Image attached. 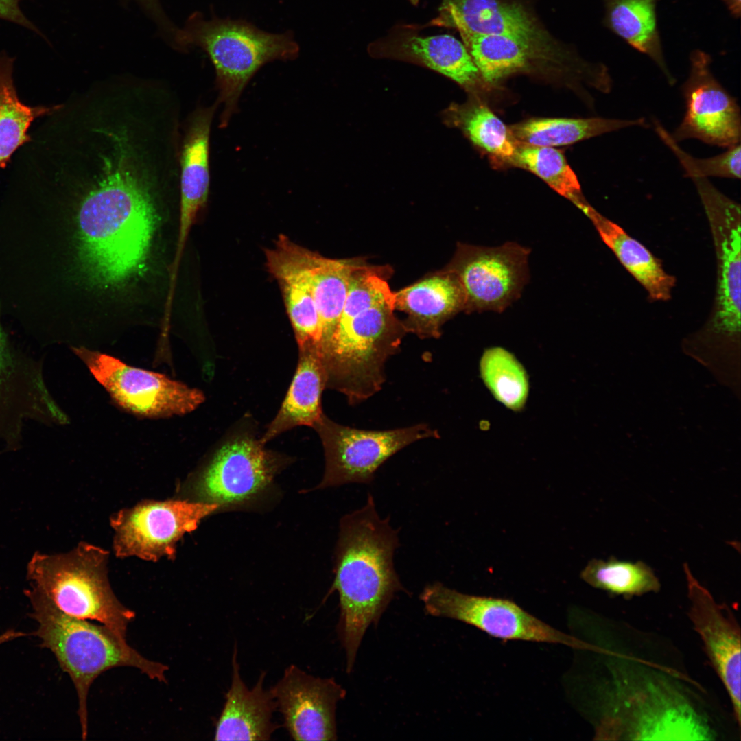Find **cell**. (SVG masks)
Returning <instances> with one entry per match:
<instances>
[{
  "label": "cell",
  "mask_w": 741,
  "mask_h": 741,
  "mask_svg": "<svg viewBox=\"0 0 741 741\" xmlns=\"http://www.w3.org/2000/svg\"><path fill=\"white\" fill-rule=\"evenodd\" d=\"M59 193L38 200L72 220L67 224L32 207L23 215L72 231L16 229L20 250L72 242V263L99 287H119L141 276L163 192L179 189V156L163 137L140 125H90L67 151Z\"/></svg>",
  "instance_id": "obj_1"
},
{
  "label": "cell",
  "mask_w": 741,
  "mask_h": 741,
  "mask_svg": "<svg viewBox=\"0 0 741 741\" xmlns=\"http://www.w3.org/2000/svg\"><path fill=\"white\" fill-rule=\"evenodd\" d=\"M606 677L599 689L595 740H714L701 702L670 666L601 647Z\"/></svg>",
  "instance_id": "obj_2"
},
{
  "label": "cell",
  "mask_w": 741,
  "mask_h": 741,
  "mask_svg": "<svg viewBox=\"0 0 741 741\" xmlns=\"http://www.w3.org/2000/svg\"><path fill=\"white\" fill-rule=\"evenodd\" d=\"M399 545L397 531L388 517H379L370 494L364 506L341 519L330 592L339 595L338 633L347 672L353 670L367 628L377 624L397 592L407 593L394 567Z\"/></svg>",
  "instance_id": "obj_3"
},
{
  "label": "cell",
  "mask_w": 741,
  "mask_h": 741,
  "mask_svg": "<svg viewBox=\"0 0 741 741\" xmlns=\"http://www.w3.org/2000/svg\"><path fill=\"white\" fill-rule=\"evenodd\" d=\"M395 292L376 269L359 263L345 303L322 360L326 387L344 394L350 404L378 392L384 364L407 332L394 315Z\"/></svg>",
  "instance_id": "obj_4"
},
{
  "label": "cell",
  "mask_w": 741,
  "mask_h": 741,
  "mask_svg": "<svg viewBox=\"0 0 741 741\" xmlns=\"http://www.w3.org/2000/svg\"><path fill=\"white\" fill-rule=\"evenodd\" d=\"M24 593L37 623L34 635L40 639V646L54 654L73 683L83 740L88 734L89 691L101 674L113 668L129 666L151 679L167 681L166 665L145 658L104 625L69 616L29 588Z\"/></svg>",
  "instance_id": "obj_5"
},
{
  "label": "cell",
  "mask_w": 741,
  "mask_h": 741,
  "mask_svg": "<svg viewBox=\"0 0 741 741\" xmlns=\"http://www.w3.org/2000/svg\"><path fill=\"white\" fill-rule=\"evenodd\" d=\"M709 222L716 260L713 305L705 323L685 344L714 363L731 362L741 351V209L707 178H691Z\"/></svg>",
  "instance_id": "obj_6"
},
{
  "label": "cell",
  "mask_w": 741,
  "mask_h": 741,
  "mask_svg": "<svg viewBox=\"0 0 741 741\" xmlns=\"http://www.w3.org/2000/svg\"><path fill=\"white\" fill-rule=\"evenodd\" d=\"M108 557L107 550L85 542L65 553L36 552L27 566L29 589L62 613L97 621L126 639L135 613L123 605L111 589Z\"/></svg>",
  "instance_id": "obj_7"
},
{
  "label": "cell",
  "mask_w": 741,
  "mask_h": 741,
  "mask_svg": "<svg viewBox=\"0 0 741 741\" xmlns=\"http://www.w3.org/2000/svg\"><path fill=\"white\" fill-rule=\"evenodd\" d=\"M181 43L183 48L200 47L214 67L220 128L227 126L244 89L263 65L294 60L300 51L290 32H267L242 20H206L198 13L182 30Z\"/></svg>",
  "instance_id": "obj_8"
},
{
  "label": "cell",
  "mask_w": 741,
  "mask_h": 741,
  "mask_svg": "<svg viewBox=\"0 0 741 741\" xmlns=\"http://www.w3.org/2000/svg\"><path fill=\"white\" fill-rule=\"evenodd\" d=\"M281 463L260 438L240 432L221 444L209 462L178 488L175 497L219 506L243 502L271 482Z\"/></svg>",
  "instance_id": "obj_9"
},
{
  "label": "cell",
  "mask_w": 741,
  "mask_h": 741,
  "mask_svg": "<svg viewBox=\"0 0 741 741\" xmlns=\"http://www.w3.org/2000/svg\"><path fill=\"white\" fill-rule=\"evenodd\" d=\"M420 599L427 614L459 620L495 638L562 644L588 651L593 647L552 627L508 599L463 593L440 582L425 586Z\"/></svg>",
  "instance_id": "obj_10"
},
{
  "label": "cell",
  "mask_w": 741,
  "mask_h": 741,
  "mask_svg": "<svg viewBox=\"0 0 741 741\" xmlns=\"http://www.w3.org/2000/svg\"><path fill=\"white\" fill-rule=\"evenodd\" d=\"M62 425L67 417L50 393L43 362L16 346L0 314V443L6 451L22 447L26 423Z\"/></svg>",
  "instance_id": "obj_11"
},
{
  "label": "cell",
  "mask_w": 741,
  "mask_h": 741,
  "mask_svg": "<svg viewBox=\"0 0 741 741\" xmlns=\"http://www.w3.org/2000/svg\"><path fill=\"white\" fill-rule=\"evenodd\" d=\"M111 398L126 410L147 418L183 415L204 401L198 389L155 373L124 363L83 346H72Z\"/></svg>",
  "instance_id": "obj_12"
},
{
  "label": "cell",
  "mask_w": 741,
  "mask_h": 741,
  "mask_svg": "<svg viewBox=\"0 0 741 741\" xmlns=\"http://www.w3.org/2000/svg\"><path fill=\"white\" fill-rule=\"evenodd\" d=\"M313 428L324 447L325 470L318 488L350 483L370 484L378 468L405 446L438 438L426 424L390 430H364L339 425L322 414Z\"/></svg>",
  "instance_id": "obj_13"
},
{
  "label": "cell",
  "mask_w": 741,
  "mask_h": 741,
  "mask_svg": "<svg viewBox=\"0 0 741 741\" xmlns=\"http://www.w3.org/2000/svg\"><path fill=\"white\" fill-rule=\"evenodd\" d=\"M220 506L216 504L176 498L143 500L110 517L113 550L119 558L136 556L156 561L173 560L183 536Z\"/></svg>",
  "instance_id": "obj_14"
},
{
  "label": "cell",
  "mask_w": 741,
  "mask_h": 741,
  "mask_svg": "<svg viewBox=\"0 0 741 741\" xmlns=\"http://www.w3.org/2000/svg\"><path fill=\"white\" fill-rule=\"evenodd\" d=\"M530 252L515 242L497 247L458 244L445 269L464 290V311L502 312L516 301L528 280Z\"/></svg>",
  "instance_id": "obj_15"
},
{
  "label": "cell",
  "mask_w": 741,
  "mask_h": 741,
  "mask_svg": "<svg viewBox=\"0 0 741 741\" xmlns=\"http://www.w3.org/2000/svg\"><path fill=\"white\" fill-rule=\"evenodd\" d=\"M690 61V73L681 88L685 111L672 138L677 142L696 139L725 148L740 143V106L711 72L710 56L695 49Z\"/></svg>",
  "instance_id": "obj_16"
},
{
  "label": "cell",
  "mask_w": 741,
  "mask_h": 741,
  "mask_svg": "<svg viewBox=\"0 0 741 741\" xmlns=\"http://www.w3.org/2000/svg\"><path fill=\"white\" fill-rule=\"evenodd\" d=\"M269 272L298 274L308 284L319 315L322 357L341 315L351 275L360 263L355 259L325 257L280 234L273 248L265 250Z\"/></svg>",
  "instance_id": "obj_17"
},
{
  "label": "cell",
  "mask_w": 741,
  "mask_h": 741,
  "mask_svg": "<svg viewBox=\"0 0 741 741\" xmlns=\"http://www.w3.org/2000/svg\"><path fill=\"white\" fill-rule=\"evenodd\" d=\"M270 690L292 740H337L336 706L346 691L333 678L314 677L291 664Z\"/></svg>",
  "instance_id": "obj_18"
},
{
  "label": "cell",
  "mask_w": 741,
  "mask_h": 741,
  "mask_svg": "<svg viewBox=\"0 0 741 741\" xmlns=\"http://www.w3.org/2000/svg\"><path fill=\"white\" fill-rule=\"evenodd\" d=\"M689 617L704 650L731 700L737 725H740V628L727 605L718 604L709 591L684 565Z\"/></svg>",
  "instance_id": "obj_19"
},
{
  "label": "cell",
  "mask_w": 741,
  "mask_h": 741,
  "mask_svg": "<svg viewBox=\"0 0 741 741\" xmlns=\"http://www.w3.org/2000/svg\"><path fill=\"white\" fill-rule=\"evenodd\" d=\"M430 25L461 35H502L541 45L557 43L522 0H442Z\"/></svg>",
  "instance_id": "obj_20"
},
{
  "label": "cell",
  "mask_w": 741,
  "mask_h": 741,
  "mask_svg": "<svg viewBox=\"0 0 741 741\" xmlns=\"http://www.w3.org/2000/svg\"><path fill=\"white\" fill-rule=\"evenodd\" d=\"M368 51L374 57L398 59L434 70L467 90L483 81L463 43L449 34L421 36L417 27L399 25L371 43Z\"/></svg>",
  "instance_id": "obj_21"
},
{
  "label": "cell",
  "mask_w": 741,
  "mask_h": 741,
  "mask_svg": "<svg viewBox=\"0 0 741 741\" xmlns=\"http://www.w3.org/2000/svg\"><path fill=\"white\" fill-rule=\"evenodd\" d=\"M482 80L495 85L515 73L561 70L580 62L563 45H541L509 36L461 35Z\"/></svg>",
  "instance_id": "obj_22"
},
{
  "label": "cell",
  "mask_w": 741,
  "mask_h": 741,
  "mask_svg": "<svg viewBox=\"0 0 741 741\" xmlns=\"http://www.w3.org/2000/svg\"><path fill=\"white\" fill-rule=\"evenodd\" d=\"M217 103L200 106L189 116L179 159V224L177 245L185 246L210 188V134Z\"/></svg>",
  "instance_id": "obj_23"
},
{
  "label": "cell",
  "mask_w": 741,
  "mask_h": 741,
  "mask_svg": "<svg viewBox=\"0 0 741 741\" xmlns=\"http://www.w3.org/2000/svg\"><path fill=\"white\" fill-rule=\"evenodd\" d=\"M231 663V685L215 723L213 739L268 740L279 725L272 720L277 703L270 689L264 688L266 672H261L255 685L249 689L240 675L237 644Z\"/></svg>",
  "instance_id": "obj_24"
},
{
  "label": "cell",
  "mask_w": 741,
  "mask_h": 741,
  "mask_svg": "<svg viewBox=\"0 0 741 741\" xmlns=\"http://www.w3.org/2000/svg\"><path fill=\"white\" fill-rule=\"evenodd\" d=\"M466 304L464 290L456 276L443 270L395 292V309L405 312L407 332L420 338H438L440 327Z\"/></svg>",
  "instance_id": "obj_25"
},
{
  "label": "cell",
  "mask_w": 741,
  "mask_h": 741,
  "mask_svg": "<svg viewBox=\"0 0 741 741\" xmlns=\"http://www.w3.org/2000/svg\"><path fill=\"white\" fill-rule=\"evenodd\" d=\"M299 349L297 368L283 402L260 438L266 444L297 426L313 427L322 416V392L327 376L318 348Z\"/></svg>",
  "instance_id": "obj_26"
},
{
  "label": "cell",
  "mask_w": 741,
  "mask_h": 741,
  "mask_svg": "<svg viewBox=\"0 0 741 741\" xmlns=\"http://www.w3.org/2000/svg\"><path fill=\"white\" fill-rule=\"evenodd\" d=\"M580 210L591 221L603 242L620 263L644 288L650 300L666 301L671 298L677 280L665 271L658 258L589 203Z\"/></svg>",
  "instance_id": "obj_27"
},
{
  "label": "cell",
  "mask_w": 741,
  "mask_h": 741,
  "mask_svg": "<svg viewBox=\"0 0 741 741\" xmlns=\"http://www.w3.org/2000/svg\"><path fill=\"white\" fill-rule=\"evenodd\" d=\"M659 0H604V25L630 46L648 56L660 69L670 85L675 79L663 57L657 27Z\"/></svg>",
  "instance_id": "obj_28"
},
{
  "label": "cell",
  "mask_w": 741,
  "mask_h": 741,
  "mask_svg": "<svg viewBox=\"0 0 741 741\" xmlns=\"http://www.w3.org/2000/svg\"><path fill=\"white\" fill-rule=\"evenodd\" d=\"M645 118H533L509 127L519 143L555 147L572 144L630 127H644Z\"/></svg>",
  "instance_id": "obj_29"
},
{
  "label": "cell",
  "mask_w": 741,
  "mask_h": 741,
  "mask_svg": "<svg viewBox=\"0 0 741 741\" xmlns=\"http://www.w3.org/2000/svg\"><path fill=\"white\" fill-rule=\"evenodd\" d=\"M14 59L0 53V167L15 150L30 141L27 134L37 117L58 110L61 106H28L20 102L12 79Z\"/></svg>",
  "instance_id": "obj_30"
},
{
  "label": "cell",
  "mask_w": 741,
  "mask_h": 741,
  "mask_svg": "<svg viewBox=\"0 0 741 741\" xmlns=\"http://www.w3.org/2000/svg\"><path fill=\"white\" fill-rule=\"evenodd\" d=\"M452 120L477 147L493 160L507 165L513 156L517 141L509 127L485 104L474 102L452 109Z\"/></svg>",
  "instance_id": "obj_31"
},
{
  "label": "cell",
  "mask_w": 741,
  "mask_h": 741,
  "mask_svg": "<svg viewBox=\"0 0 741 741\" xmlns=\"http://www.w3.org/2000/svg\"><path fill=\"white\" fill-rule=\"evenodd\" d=\"M581 578L593 587L627 598L657 592L661 587L654 572L644 563L615 558L589 561Z\"/></svg>",
  "instance_id": "obj_32"
},
{
  "label": "cell",
  "mask_w": 741,
  "mask_h": 741,
  "mask_svg": "<svg viewBox=\"0 0 741 741\" xmlns=\"http://www.w3.org/2000/svg\"><path fill=\"white\" fill-rule=\"evenodd\" d=\"M484 384L493 397L511 410L521 411L529 391L526 370L507 350L499 347L486 349L480 361Z\"/></svg>",
  "instance_id": "obj_33"
},
{
  "label": "cell",
  "mask_w": 741,
  "mask_h": 741,
  "mask_svg": "<svg viewBox=\"0 0 741 741\" xmlns=\"http://www.w3.org/2000/svg\"><path fill=\"white\" fill-rule=\"evenodd\" d=\"M507 165L531 172L576 207L585 200L577 176L559 150L517 141L515 152Z\"/></svg>",
  "instance_id": "obj_34"
},
{
  "label": "cell",
  "mask_w": 741,
  "mask_h": 741,
  "mask_svg": "<svg viewBox=\"0 0 741 741\" xmlns=\"http://www.w3.org/2000/svg\"><path fill=\"white\" fill-rule=\"evenodd\" d=\"M272 275L279 285L298 348L314 346L320 353V318L308 284L292 272H277Z\"/></svg>",
  "instance_id": "obj_35"
},
{
  "label": "cell",
  "mask_w": 741,
  "mask_h": 741,
  "mask_svg": "<svg viewBox=\"0 0 741 741\" xmlns=\"http://www.w3.org/2000/svg\"><path fill=\"white\" fill-rule=\"evenodd\" d=\"M655 129L659 138L672 152L683 168L686 176L719 177L740 179L741 176L740 143L727 148L725 152L714 156L699 158L683 150L666 128L657 120Z\"/></svg>",
  "instance_id": "obj_36"
},
{
  "label": "cell",
  "mask_w": 741,
  "mask_h": 741,
  "mask_svg": "<svg viewBox=\"0 0 741 741\" xmlns=\"http://www.w3.org/2000/svg\"><path fill=\"white\" fill-rule=\"evenodd\" d=\"M22 0H0V19L14 23L30 30L45 39V35L29 20L20 8Z\"/></svg>",
  "instance_id": "obj_37"
},
{
  "label": "cell",
  "mask_w": 741,
  "mask_h": 741,
  "mask_svg": "<svg viewBox=\"0 0 741 741\" xmlns=\"http://www.w3.org/2000/svg\"><path fill=\"white\" fill-rule=\"evenodd\" d=\"M143 5L148 10L150 14L154 15V19L159 21V25H163L164 28H167L169 25V22L166 21L165 17L163 15V12L160 8V5L158 3V0H139Z\"/></svg>",
  "instance_id": "obj_38"
},
{
  "label": "cell",
  "mask_w": 741,
  "mask_h": 741,
  "mask_svg": "<svg viewBox=\"0 0 741 741\" xmlns=\"http://www.w3.org/2000/svg\"><path fill=\"white\" fill-rule=\"evenodd\" d=\"M727 6V9L730 12L731 14L735 18H739L741 11V0H722Z\"/></svg>",
  "instance_id": "obj_39"
},
{
  "label": "cell",
  "mask_w": 741,
  "mask_h": 741,
  "mask_svg": "<svg viewBox=\"0 0 741 741\" xmlns=\"http://www.w3.org/2000/svg\"><path fill=\"white\" fill-rule=\"evenodd\" d=\"M14 639L13 633L8 630L0 635V645L5 642L12 641Z\"/></svg>",
  "instance_id": "obj_40"
}]
</instances>
